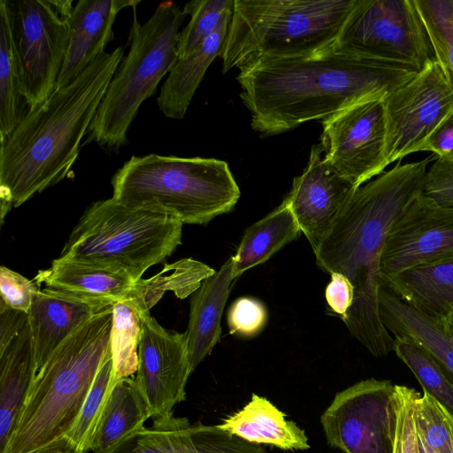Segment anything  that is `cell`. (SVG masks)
<instances>
[{
	"mask_svg": "<svg viewBox=\"0 0 453 453\" xmlns=\"http://www.w3.org/2000/svg\"><path fill=\"white\" fill-rule=\"evenodd\" d=\"M433 158L397 163L358 187L314 252L324 273H342L353 286L352 305L342 320L349 334L376 357L393 351L394 337L379 307L380 257L392 229L423 194Z\"/></svg>",
	"mask_w": 453,
	"mask_h": 453,
	"instance_id": "1",
	"label": "cell"
},
{
	"mask_svg": "<svg viewBox=\"0 0 453 453\" xmlns=\"http://www.w3.org/2000/svg\"><path fill=\"white\" fill-rule=\"evenodd\" d=\"M419 70L334 46L299 58L260 60L240 70V97L264 136L325 119L364 98L388 96Z\"/></svg>",
	"mask_w": 453,
	"mask_h": 453,
	"instance_id": "2",
	"label": "cell"
},
{
	"mask_svg": "<svg viewBox=\"0 0 453 453\" xmlns=\"http://www.w3.org/2000/svg\"><path fill=\"white\" fill-rule=\"evenodd\" d=\"M124 52L119 46L99 55L73 82L28 109L0 141L2 221L12 207L67 176Z\"/></svg>",
	"mask_w": 453,
	"mask_h": 453,
	"instance_id": "3",
	"label": "cell"
},
{
	"mask_svg": "<svg viewBox=\"0 0 453 453\" xmlns=\"http://www.w3.org/2000/svg\"><path fill=\"white\" fill-rule=\"evenodd\" d=\"M111 325L112 306L93 317L51 354L37 371L0 453H30L67 434L111 352Z\"/></svg>",
	"mask_w": 453,
	"mask_h": 453,
	"instance_id": "4",
	"label": "cell"
},
{
	"mask_svg": "<svg viewBox=\"0 0 453 453\" xmlns=\"http://www.w3.org/2000/svg\"><path fill=\"white\" fill-rule=\"evenodd\" d=\"M111 182L117 202L190 225L207 224L231 211L241 195L226 161L201 157L133 156Z\"/></svg>",
	"mask_w": 453,
	"mask_h": 453,
	"instance_id": "5",
	"label": "cell"
},
{
	"mask_svg": "<svg viewBox=\"0 0 453 453\" xmlns=\"http://www.w3.org/2000/svg\"><path fill=\"white\" fill-rule=\"evenodd\" d=\"M357 0H234L223 72L333 47Z\"/></svg>",
	"mask_w": 453,
	"mask_h": 453,
	"instance_id": "6",
	"label": "cell"
},
{
	"mask_svg": "<svg viewBox=\"0 0 453 453\" xmlns=\"http://www.w3.org/2000/svg\"><path fill=\"white\" fill-rule=\"evenodd\" d=\"M130 49L111 80L88 130L87 142L118 150L127 143V131L139 107L151 96L178 60L177 42L186 14L179 4L160 3L142 24L132 7Z\"/></svg>",
	"mask_w": 453,
	"mask_h": 453,
	"instance_id": "7",
	"label": "cell"
},
{
	"mask_svg": "<svg viewBox=\"0 0 453 453\" xmlns=\"http://www.w3.org/2000/svg\"><path fill=\"white\" fill-rule=\"evenodd\" d=\"M183 224L168 214L129 207L112 197L92 203L59 257L103 265L137 281L181 244Z\"/></svg>",
	"mask_w": 453,
	"mask_h": 453,
	"instance_id": "8",
	"label": "cell"
},
{
	"mask_svg": "<svg viewBox=\"0 0 453 453\" xmlns=\"http://www.w3.org/2000/svg\"><path fill=\"white\" fill-rule=\"evenodd\" d=\"M334 46L418 70L435 59L415 0H357Z\"/></svg>",
	"mask_w": 453,
	"mask_h": 453,
	"instance_id": "9",
	"label": "cell"
},
{
	"mask_svg": "<svg viewBox=\"0 0 453 453\" xmlns=\"http://www.w3.org/2000/svg\"><path fill=\"white\" fill-rule=\"evenodd\" d=\"M12 35L27 106L55 90L69 42L71 0H9Z\"/></svg>",
	"mask_w": 453,
	"mask_h": 453,
	"instance_id": "10",
	"label": "cell"
},
{
	"mask_svg": "<svg viewBox=\"0 0 453 453\" xmlns=\"http://www.w3.org/2000/svg\"><path fill=\"white\" fill-rule=\"evenodd\" d=\"M395 387L371 378L337 393L320 418L327 442L344 453H394Z\"/></svg>",
	"mask_w": 453,
	"mask_h": 453,
	"instance_id": "11",
	"label": "cell"
},
{
	"mask_svg": "<svg viewBox=\"0 0 453 453\" xmlns=\"http://www.w3.org/2000/svg\"><path fill=\"white\" fill-rule=\"evenodd\" d=\"M386 116L384 168L419 152L422 145L453 111V85L434 59L383 99Z\"/></svg>",
	"mask_w": 453,
	"mask_h": 453,
	"instance_id": "12",
	"label": "cell"
},
{
	"mask_svg": "<svg viewBox=\"0 0 453 453\" xmlns=\"http://www.w3.org/2000/svg\"><path fill=\"white\" fill-rule=\"evenodd\" d=\"M384 98H364L322 122L325 160L356 188L385 171Z\"/></svg>",
	"mask_w": 453,
	"mask_h": 453,
	"instance_id": "13",
	"label": "cell"
},
{
	"mask_svg": "<svg viewBox=\"0 0 453 453\" xmlns=\"http://www.w3.org/2000/svg\"><path fill=\"white\" fill-rule=\"evenodd\" d=\"M453 260V206L423 194L389 234L380 257V277Z\"/></svg>",
	"mask_w": 453,
	"mask_h": 453,
	"instance_id": "14",
	"label": "cell"
},
{
	"mask_svg": "<svg viewBox=\"0 0 453 453\" xmlns=\"http://www.w3.org/2000/svg\"><path fill=\"white\" fill-rule=\"evenodd\" d=\"M191 372L185 334L166 330L150 312L142 314L134 380L148 403L151 418L171 413L185 400Z\"/></svg>",
	"mask_w": 453,
	"mask_h": 453,
	"instance_id": "15",
	"label": "cell"
},
{
	"mask_svg": "<svg viewBox=\"0 0 453 453\" xmlns=\"http://www.w3.org/2000/svg\"><path fill=\"white\" fill-rule=\"evenodd\" d=\"M357 188L325 160L320 144L311 147L307 166L284 201L313 252Z\"/></svg>",
	"mask_w": 453,
	"mask_h": 453,
	"instance_id": "16",
	"label": "cell"
},
{
	"mask_svg": "<svg viewBox=\"0 0 453 453\" xmlns=\"http://www.w3.org/2000/svg\"><path fill=\"white\" fill-rule=\"evenodd\" d=\"M138 4L139 0H80L73 5L67 51L56 88L69 85L105 51L113 39L118 13Z\"/></svg>",
	"mask_w": 453,
	"mask_h": 453,
	"instance_id": "17",
	"label": "cell"
},
{
	"mask_svg": "<svg viewBox=\"0 0 453 453\" xmlns=\"http://www.w3.org/2000/svg\"><path fill=\"white\" fill-rule=\"evenodd\" d=\"M108 307L52 288L40 289L27 313L37 371L65 340Z\"/></svg>",
	"mask_w": 453,
	"mask_h": 453,
	"instance_id": "18",
	"label": "cell"
},
{
	"mask_svg": "<svg viewBox=\"0 0 453 453\" xmlns=\"http://www.w3.org/2000/svg\"><path fill=\"white\" fill-rule=\"evenodd\" d=\"M34 280L41 287L106 306L125 300L135 283L122 270L61 257Z\"/></svg>",
	"mask_w": 453,
	"mask_h": 453,
	"instance_id": "19",
	"label": "cell"
},
{
	"mask_svg": "<svg viewBox=\"0 0 453 453\" xmlns=\"http://www.w3.org/2000/svg\"><path fill=\"white\" fill-rule=\"evenodd\" d=\"M234 280L232 257L192 294L187 331L184 333L193 372L219 342L222 312Z\"/></svg>",
	"mask_w": 453,
	"mask_h": 453,
	"instance_id": "20",
	"label": "cell"
},
{
	"mask_svg": "<svg viewBox=\"0 0 453 453\" xmlns=\"http://www.w3.org/2000/svg\"><path fill=\"white\" fill-rule=\"evenodd\" d=\"M382 287L438 323L453 311V260L381 278Z\"/></svg>",
	"mask_w": 453,
	"mask_h": 453,
	"instance_id": "21",
	"label": "cell"
},
{
	"mask_svg": "<svg viewBox=\"0 0 453 453\" xmlns=\"http://www.w3.org/2000/svg\"><path fill=\"white\" fill-rule=\"evenodd\" d=\"M37 372L29 324L0 350V452L5 448Z\"/></svg>",
	"mask_w": 453,
	"mask_h": 453,
	"instance_id": "22",
	"label": "cell"
},
{
	"mask_svg": "<svg viewBox=\"0 0 453 453\" xmlns=\"http://www.w3.org/2000/svg\"><path fill=\"white\" fill-rule=\"evenodd\" d=\"M232 13L187 58L178 59L160 88L159 110L170 119L184 118L207 68L220 57L227 37Z\"/></svg>",
	"mask_w": 453,
	"mask_h": 453,
	"instance_id": "23",
	"label": "cell"
},
{
	"mask_svg": "<svg viewBox=\"0 0 453 453\" xmlns=\"http://www.w3.org/2000/svg\"><path fill=\"white\" fill-rule=\"evenodd\" d=\"M218 426L232 434L257 444H268L281 449L310 448L304 431L266 398L253 394L242 410L227 417Z\"/></svg>",
	"mask_w": 453,
	"mask_h": 453,
	"instance_id": "24",
	"label": "cell"
},
{
	"mask_svg": "<svg viewBox=\"0 0 453 453\" xmlns=\"http://www.w3.org/2000/svg\"><path fill=\"white\" fill-rule=\"evenodd\" d=\"M380 319L393 337L406 336L421 344L453 380V338L440 323L383 288L379 297Z\"/></svg>",
	"mask_w": 453,
	"mask_h": 453,
	"instance_id": "25",
	"label": "cell"
},
{
	"mask_svg": "<svg viewBox=\"0 0 453 453\" xmlns=\"http://www.w3.org/2000/svg\"><path fill=\"white\" fill-rule=\"evenodd\" d=\"M150 418V407L134 378L116 379L96 427L89 451L110 448L144 427Z\"/></svg>",
	"mask_w": 453,
	"mask_h": 453,
	"instance_id": "26",
	"label": "cell"
},
{
	"mask_svg": "<svg viewBox=\"0 0 453 453\" xmlns=\"http://www.w3.org/2000/svg\"><path fill=\"white\" fill-rule=\"evenodd\" d=\"M300 227L283 200L265 217L248 227L232 257L234 280L247 270L267 261L282 247L296 240Z\"/></svg>",
	"mask_w": 453,
	"mask_h": 453,
	"instance_id": "27",
	"label": "cell"
},
{
	"mask_svg": "<svg viewBox=\"0 0 453 453\" xmlns=\"http://www.w3.org/2000/svg\"><path fill=\"white\" fill-rule=\"evenodd\" d=\"M215 273L206 264L193 258L165 264L155 275L137 280L125 301L140 315L148 313L165 292L172 291L178 298L184 299L196 291L203 280Z\"/></svg>",
	"mask_w": 453,
	"mask_h": 453,
	"instance_id": "28",
	"label": "cell"
},
{
	"mask_svg": "<svg viewBox=\"0 0 453 453\" xmlns=\"http://www.w3.org/2000/svg\"><path fill=\"white\" fill-rule=\"evenodd\" d=\"M27 105L12 35L9 0L0 1V141L25 116Z\"/></svg>",
	"mask_w": 453,
	"mask_h": 453,
	"instance_id": "29",
	"label": "cell"
},
{
	"mask_svg": "<svg viewBox=\"0 0 453 453\" xmlns=\"http://www.w3.org/2000/svg\"><path fill=\"white\" fill-rule=\"evenodd\" d=\"M186 418L173 412L153 418L150 427H142L110 448L92 453H198Z\"/></svg>",
	"mask_w": 453,
	"mask_h": 453,
	"instance_id": "30",
	"label": "cell"
},
{
	"mask_svg": "<svg viewBox=\"0 0 453 453\" xmlns=\"http://www.w3.org/2000/svg\"><path fill=\"white\" fill-rule=\"evenodd\" d=\"M393 351L412 372L423 391L428 393L453 418V380L418 342L394 337Z\"/></svg>",
	"mask_w": 453,
	"mask_h": 453,
	"instance_id": "31",
	"label": "cell"
},
{
	"mask_svg": "<svg viewBox=\"0 0 453 453\" xmlns=\"http://www.w3.org/2000/svg\"><path fill=\"white\" fill-rule=\"evenodd\" d=\"M141 315L127 301L112 306L110 338L113 371L116 379L131 377L137 372Z\"/></svg>",
	"mask_w": 453,
	"mask_h": 453,
	"instance_id": "32",
	"label": "cell"
},
{
	"mask_svg": "<svg viewBox=\"0 0 453 453\" xmlns=\"http://www.w3.org/2000/svg\"><path fill=\"white\" fill-rule=\"evenodd\" d=\"M234 0H195L187 3L183 12L190 20L180 32L177 42L178 59L189 56L233 12Z\"/></svg>",
	"mask_w": 453,
	"mask_h": 453,
	"instance_id": "33",
	"label": "cell"
},
{
	"mask_svg": "<svg viewBox=\"0 0 453 453\" xmlns=\"http://www.w3.org/2000/svg\"><path fill=\"white\" fill-rule=\"evenodd\" d=\"M115 380L110 352L96 373L74 425L65 435L86 453L89 451L96 427Z\"/></svg>",
	"mask_w": 453,
	"mask_h": 453,
	"instance_id": "34",
	"label": "cell"
},
{
	"mask_svg": "<svg viewBox=\"0 0 453 453\" xmlns=\"http://www.w3.org/2000/svg\"><path fill=\"white\" fill-rule=\"evenodd\" d=\"M191 435L198 453H266L257 443L220 429L217 426L196 424Z\"/></svg>",
	"mask_w": 453,
	"mask_h": 453,
	"instance_id": "35",
	"label": "cell"
},
{
	"mask_svg": "<svg viewBox=\"0 0 453 453\" xmlns=\"http://www.w3.org/2000/svg\"><path fill=\"white\" fill-rule=\"evenodd\" d=\"M435 59L444 67L453 85V9L435 10L423 20Z\"/></svg>",
	"mask_w": 453,
	"mask_h": 453,
	"instance_id": "36",
	"label": "cell"
},
{
	"mask_svg": "<svg viewBox=\"0 0 453 453\" xmlns=\"http://www.w3.org/2000/svg\"><path fill=\"white\" fill-rule=\"evenodd\" d=\"M420 395L413 388L395 385V397L397 408V430L394 453H416V425L414 411Z\"/></svg>",
	"mask_w": 453,
	"mask_h": 453,
	"instance_id": "37",
	"label": "cell"
},
{
	"mask_svg": "<svg viewBox=\"0 0 453 453\" xmlns=\"http://www.w3.org/2000/svg\"><path fill=\"white\" fill-rule=\"evenodd\" d=\"M226 319L230 334L253 337L265 327L267 311L260 301L240 297L231 304Z\"/></svg>",
	"mask_w": 453,
	"mask_h": 453,
	"instance_id": "38",
	"label": "cell"
},
{
	"mask_svg": "<svg viewBox=\"0 0 453 453\" xmlns=\"http://www.w3.org/2000/svg\"><path fill=\"white\" fill-rule=\"evenodd\" d=\"M41 289L35 280L2 265L0 268L1 301L9 307L28 313L35 295Z\"/></svg>",
	"mask_w": 453,
	"mask_h": 453,
	"instance_id": "39",
	"label": "cell"
},
{
	"mask_svg": "<svg viewBox=\"0 0 453 453\" xmlns=\"http://www.w3.org/2000/svg\"><path fill=\"white\" fill-rule=\"evenodd\" d=\"M423 195L443 206H453V162L436 158L429 165Z\"/></svg>",
	"mask_w": 453,
	"mask_h": 453,
	"instance_id": "40",
	"label": "cell"
},
{
	"mask_svg": "<svg viewBox=\"0 0 453 453\" xmlns=\"http://www.w3.org/2000/svg\"><path fill=\"white\" fill-rule=\"evenodd\" d=\"M330 276L325 292L326 303L330 311L343 320L353 303V286L342 273H333Z\"/></svg>",
	"mask_w": 453,
	"mask_h": 453,
	"instance_id": "41",
	"label": "cell"
},
{
	"mask_svg": "<svg viewBox=\"0 0 453 453\" xmlns=\"http://www.w3.org/2000/svg\"><path fill=\"white\" fill-rule=\"evenodd\" d=\"M420 151H430L436 158L453 162V111L434 130Z\"/></svg>",
	"mask_w": 453,
	"mask_h": 453,
	"instance_id": "42",
	"label": "cell"
},
{
	"mask_svg": "<svg viewBox=\"0 0 453 453\" xmlns=\"http://www.w3.org/2000/svg\"><path fill=\"white\" fill-rule=\"evenodd\" d=\"M28 322L27 313L0 302V350L4 349Z\"/></svg>",
	"mask_w": 453,
	"mask_h": 453,
	"instance_id": "43",
	"label": "cell"
},
{
	"mask_svg": "<svg viewBox=\"0 0 453 453\" xmlns=\"http://www.w3.org/2000/svg\"><path fill=\"white\" fill-rule=\"evenodd\" d=\"M30 453H86L67 436L61 437Z\"/></svg>",
	"mask_w": 453,
	"mask_h": 453,
	"instance_id": "44",
	"label": "cell"
},
{
	"mask_svg": "<svg viewBox=\"0 0 453 453\" xmlns=\"http://www.w3.org/2000/svg\"><path fill=\"white\" fill-rule=\"evenodd\" d=\"M416 453H436L424 440L421 434L416 428Z\"/></svg>",
	"mask_w": 453,
	"mask_h": 453,
	"instance_id": "45",
	"label": "cell"
},
{
	"mask_svg": "<svg viewBox=\"0 0 453 453\" xmlns=\"http://www.w3.org/2000/svg\"><path fill=\"white\" fill-rule=\"evenodd\" d=\"M446 333L453 338V311L449 313V315L445 319L442 323H440Z\"/></svg>",
	"mask_w": 453,
	"mask_h": 453,
	"instance_id": "46",
	"label": "cell"
},
{
	"mask_svg": "<svg viewBox=\"0 0 453 453\" xmlns=\"http://www.w3.org/2000/svg\"><path fill=\"white\" fill-rule=\"evenodd\" d=\"M441 410H442V413H443L446 424H447V426L449 429V432L453 437V418L442 407H441Z\"/></svg>",
	"mask_w": 453,
	"mask_h": 453,
	"instance_id": "47",
	"label": "cell"
}]
</instances>
